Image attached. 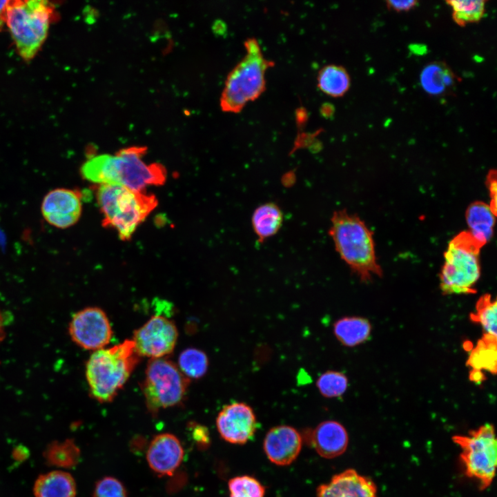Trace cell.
I'll return each instance as SVG.
<instances>
[{"label": "cell", "instance_id": "1", "mask_svg": "<svg viewBox=\"0 0 497 497\" xmlns=\"http://www.w3.org/2000/svg\"><path fill=\"white\" fill-rule=\"evenodd\" d=\"M146 153L144 146H130L113 155H97L82 164L80 172L84 179L90 182L144 191L148 186L162 185L166 179L164 166L144 160Z\"/></svg>", "mask_w": 497, "mask_h": 497}, {"label": "cell", "instance_id": "2", "mask_svg": "<svg viewBox=\"0 0 497 497\" xmlns=\"http://www.w3.org/2000/svg\"><path fill=\"white\" fill-rule=\"evenodd\" d=\"M329 234L336 251L363 282L382 275L377 262L373 233L358 216L345 210L335 211Z\"/></svg>", "mask_w": 497, "mask_h": 497}, {"label": "cell", "instance_id": "3", "mask_svg": "<svg viewBox=\"0 0 497 497\" xmlns=\"http://www.w3.org/2000/svg\"><path fill=\"white\" fill-rule=\"evenodd\" d=\"M139 359L130 339L93 351L86 364V378L92 397L101 403L113 401Z\"/></svg>", "mask_w": 497, "mask_h": 497}, {"label": "cell", "instance_id": "4", "mask_svg": "<svg viewBox=\"0 0 497 497\" xmlns=\"http://www.w3.org/2000/svg\"><path fill=\"white\" fill-rule=\"evenodd\" d=\"M96 197L103 215V226L115 230L124 241L131 238L157 205L154 195L116 184H99Z\"/></svg>", "mask_w": 497, "mask_h": 497}, {"label": "cell", "instance_id": "5", "mask_svg": "<svg viewBox=\"0 0 497 497\" xmlns=\"http://www.w3.org/2000/svg\"><path fill=\"white\" fill-rule=\"evenodd\" d=\"M244 46L246 54L228 75L222 92L220 106L226 112L238 113L257 99L265 89V72L273 66L264 57L255 39H248Z\"/></svg>", "mask_w": 497, "mask_h": 497}, {"label": "cell", "instance_id": "6", "mask_svg": "<svg viewBox=\"0 0 497 497\" xmlns=\"http://www.w3.org/2000/svg\"><path fill=\"white\" fill-rule=\"evenodd\" d=\"M53 12L54 6L47 1H8L6 24L18 53L24 60H31L41 49Z\"/></svg>", "mask_w": 497, "mask_h": 497}, {"label": "cell", "instance_id": "7", "mask_svg": "<svg viewBox=\"0 0 497 497\" xmlns=\"http://www.w3.org/2000/svg\"><path fill=\"white\" fill-rule=\"evenodd\" d=\"M482 247L468 231L459 233L449 242L440 274L443 295L476 293L474 287L480 276Z\"/></svg>", "mask_w": 497, "mask_h": 497}, {"label": "cell", "instance_id": "8", "mask_svg": "<svg viewBox=\"0 0 497 497\" xmlns=\"http://www.w3.org/2000/svg\"><path fill=\"white\" fill-rule=\"evenodd\" d=\"M453 442L460 449V459L465 475L476 480L480 490L492 483L497 465V442L493 425L486 423L465 435H454Z\"/></svg>", "mask_w": 497, "mask_h": 497}, {"label": "cell", "instance_id": "9", "mask_svg": "<svg viewBox=\"0 0 497 497\" xmlns=\"http://www.w3.org/2000/svg\"><path fill=\"white\" fill-rule=\"evenodd\" d=\"M190 380L173 361L165 358L150 359L142 384L148 411L155 416L161 409L180 404Z\"/></svg>", "mask_w": 497, "mask_h": 497}, {"label": "cell", "instance_id": "10", "mask_svg": "<svg viewBox=\"0 0 497 497\" xmlns=\"http://www.w3.org/2000/svg\"><path fill=\"white\" fill-rule=\"evenodd\" d=\"M177 338L175 324L166 317L157 315L135 331L131 340L139 357L156 359L171 353Z\"/></svg>", "mask_w": 497, "mask_h": 497}, {"label": "cell", "instance_id": "11", "mask_svg": "<svg viewBox=\"0 0 497 497\" xmlns=\"http://www.w3.org/2000/svg\"><path fill=\"white\" fill-rule=\"evenodd\" d=\"M68 332L79 347L94 351L105 348L113 337L112 326L106 313L96 306L86 307L75 313Z\"/></svg>", "mask_w": 497, "mask_h": 497}, {"label": "cell", "instance_id": "12", "mask_svg": "<svg viewBox=\"0 0 497 497\" xmlns=\"http://www.w3.org/2000/svg\"><path fill=\"white\" fill-rule=\"evenodd\" d=\"M257 426L253 408L243 402L226 405L216 418L218 433L225 441L231 444L246 443L255 435Z\"/></svg>", "mask_w": 497, "mask_h": 497}, {"label": "cell", "instance_id": "13", "mask_svg": "<svg viewBox=\"0 0 497 497\" xmlns=\"http://www.w3.org/2000/svg\"><path fill=\"white\" fill-rule=\"evenodd\" d=\"M41 211L50 225L61 229L69 228L75 225L81 215V193L69 188H55L44 196Z\"/></svg>", "mask_w": 497, "mask_h": 497}, {"label": "cell", "instance_id": "14", "mask_svg": "<svg viewBox=\"0 0 497 497\" xmlns=\"http://www.w3.org/2000/svg\"><path fill=\"white\" fill-rule=\"evenodd\" d=\"M302 445L300 433L291 426L282 425L269 430L263 442V449L272 463L286 466L297 458Z\"/></svg>", "mask_w": 497, "mask_h": 497}, {"label": "cell", "instance_id": "15", "mask_svg": "<svg viewBox=\"0 0 497 497\" xmlns=\"http://www.w3.org/2000/svg\"><path fill=\"white\" fill-rule=\"evenodd\" d=\"M179 440L169 433L155 436L148 445L146 460L150 468L159 476H171L184 458Z\"/></svg>", "mask_w": 497, "mask_h": 497}, {"label": "cell", "instance_id": "16", "mask_svg": "<svg viewBox=\"0 0 497 497\" xmlns=\"http://www.w3.org/2000/svg\"><path fill=\"white\" fill-rule=\"evenodd\" d=\"M317 497H378L377 487L369 478L347 469L320 485Z\"/></svg>", "mask_w": 497, "mask_h": 497}, {"label": "cell", "instance_id": "17", "mask_svg": "<svg viewBox=\"0 0 497 497\" xmlns=\"http://www.w3.org/2000/svg\"><path fill=\"white\" fill-rule=\"evenodd\" d=\"M309 433L311 445L322 458H334L344 454L347 449V431L338 421L324 420Z\"/></svg>", "mask_w": 497, "mask_h": 497}, {"label": "cell", "instance_id": "18", "mask_svg": "<svg viewBox=\"0 0 497 497\" xmlns=\"http://www.w3.org/2000/svg\"><path fill=\"white\" fill-rule=\"evenodd\" d=\"M420 82L427 94L443 96L453 93L458 83V77L445 62L435 61L423 68L420 75Z\"/></svg>", "mask_w": 497, "mask_h": 497}, {"label": "cell", "instance_id": "19", "mask_svg": "<svg viewBox=\"0 0 497 497\" xmlns=\"http://www.w3.org/2000/svg\"><path fill=\"white\" fill-rule=\"evenodd\" d=\"M76 483L70 474L60 470L41 474L33 487L35 497H75Z\"/></svg>", "mask_w": 497, "mask_h": 497}, {"label": "cell", "instance_id": "20", "mask_svg": "<svg viewBox=\"0 0 497 497\" xmlns=\"http://www.w3.org/2000/svg\"><path fill=\"white\" fill-rule=\"evenodd\" d=\"M495 215L489 205L480 201L471 203L467 208L468 231L483 246L492 237Z\"/></svg>", "mask_w": 497, "mask_h": 497}, {"label": "cell", "instance_id": "21", "mask_svg": "<svg viewBox=\"0 0 497 497\" xmlns=\"http://www.w3.org/2000/svg\"><path fill=\"white\" fill-rule=\"evenodd\" d=\"M333 334L344 346L353 347L367 341L371 334L369 321L358 316L343 317L333 326Z\"/></svg>", "mask_w": 497, "mask_h": 497}, {"label": "cell", "instance_id": "22", "mask_svg": "<svg viewBox=\"0 0 497 497\" xmlns=\"http://www.w3.org/2000/svg\"><path fill=\"white\" fill-rule=\"evenodd\" d=\"M282 222V212L276 204L268 202L257 206L252 215L251 223L258 242L262 243L275 235Z\"/></svg>", "mask_w": 497, "mask_h": 497}, {"label": "cell", "instance_id": "23", "mask_svg": "<svg viewBox=\"0 0 497 497\" xmlns=\"http://www.w3.org/2000/svg\"><path fill=\"white\" fill-rule=\"evenodd\" d=\"M497 336L483 333L476 345L471 350L466 362L471 369L487 371L494 375L496 373Z\"/></svg>", "mask_w": 497, "mask_h": 497}, {"label": "cell", "instance_id": "24", "mask_svg": "<svg viewBox=\"0 0 497 497\" xmlns=\"http://www.w3.org/2000/svg\"><path fill=\"white\" fill-rule=\"evenodd\" d=\"M350 84L349 75L341 66L327 65L319 71L318 86L327 95L334 97H342L349 89Z\"/></svg>", "mask_w": 497, "mask_h": 497}, {"label": "cell", "instance_id": "25", "mask_svg": "<svg viewBox=\"0 0 497 497\" xmlns=\"http://www.w3.org/2000/svg\"><path fill=\"white\" fill-rule=\"evenodd\" d=\"M80 450L72 439L54 441L44 451V458L51 466L72 468L77 465L80 458Z\"/></svg>", "mask_w": 497, "mask_h": 497}, {"label": "cell", "instance_id": "26", "mask_svg": "<svg viewBox=\"0 0 497 497\" xmlns=\"http://www.w3.org/2000/svg\"><path fill=\"white\" fill-rule=\"evenodd\" d=\"M471 321L482 326L484 333L497 336V304L489 293L483 295L477 301L476 311L469 315Z\"/></svg>", "mask_w": 497, "mask_h": 497}, {"label": "cell", "instance_id": "27", "mask_svg": "<svg viewBox=\"0 0 497 497\" xmlns=\"http://www.w3.org/2000/svg\"><path fill=\"white\" fill-rule=\"evenodd\" d=\"M452 10L454 21L460 26L480 21L485 12V0L447 1Z\"/></svg>", "mask_w": 497, "mask_h": 497}, {"label": "cell", "instance_id": "28", "mask_svg": "<svg viewBox=\"0 0 497 497\" xmlns=\"http://www.w3.org/2000/svg\"><path fill=\"white\" fill-rule=\"evenodd\" d=\"M208 358L202 350L188 348L182 351L178 357L177 367L188 379L203 377L208 368Z\"/></svg>", "mask_w": 497, "mask_h": 497}, {"label": "cell", "instance_id": "29", "mask_svg": "<svg viewBox=\"0 0 497 497\" xmlns=\"http://www.w3.org/2000/svg\"><path fill=\"white\" fill-rule=\"evenodd\" d=\"M349 380L345 374L333 370L322 373L315 382L320 393L327 398L342 396L346 392Z\"/></svg>", "mask_w": 497, "mask_h": 497}, {"label": "cell", "instance_id": "30", "mask_svg": "<svg viewBox=\"0 0 497 497\" xmlns=\"http://www.w3.org/2000/svg\"><path fill=\"white\" fill-rule=\"evenodd\" d=\"M229 497H264L265 488L255 478L244 475L232 478L228 483Z\"/></svg>", "mask_w": 497, "mask_h": 497}, {"label": "cell", "instance_id": "31", "mask_svg": "<svg viewBox=\"0 0 497 497\" xmlns=\"http://www.w3.org/2000/svg\"><path fill=\"white\" fill-rule=\"evenodd\" d=\"M93 497H127V492L124 485L118 479L106 476L96 483Z\"/></svg>", "mask_w": 497, "mask_h": 497}, {"label": "cell", "instance_id": "32", "mask_svg": "<svg viewBox=\"0 0 497 497\" xmlns=\"http://www.w3.org/2000/svg\"><path fill=\"white\" fill-rule=\"evenodd\" d=\"M192 436L193 440L197 447L201 449H206L211 443L210 433L204 425L194 424L192 427Z\"/></svg>", "mask_w": 497, "mask_h": 497}, {"label": "cell", "instance_id": "33", "mask_svg": "<svg viewBox=\"0 0 497 497\" xmlns=\"http://www.w3.org/2000/svg\"><path fill=\"white\" fill-rule=\"evenodd\" d=\"M487 186L490 195V204H489L492 212L496 214V172L494 170H490L487 176Z\"/></svg>", "mask_w": 497, "mask_h": 497}, {"label": "cell", "instance_id": "34", "mask_svg": "<svg viewBox=\"0 0 497 497\" xmlns=\"http://www.w3.org/2000/svg\"><path fill=\"white\" fill-rule=\"evenodd\" d=\"M418 3L417 1H386L387 8L396 12H408Z\"/></svg>", "mask_w": 497, "mask_h": 497}, {"label": "cell", "instance_id": "35", "mask_svg": "<svg viewBox=\"0 0 497 497\" xmlns=\"http://www.w3.org/2000/svg\"><path fill=\"white\" fill-rule=\"evenodd\" d=\"M8 1H0V31L6 23L7 7Z\"/></svg>", "mask_w": 497, "mask_h": 497}, {"label": "cell", "instance_id": "36", "mask_svg": "<svg viewBox=\"0 0 497 497\" xmlns=\"http://www.w3.org/2000/svg\"><path fill=\"white\" fill-rule=\"evenodd\" d=\"M469 380L475 383L480 384L486 380L482 371L471 369L469 372Z\"/></svg>", "mask_w": 497, "mask_h": 497}, {"label": "cell", "instance_id": "37", "mask_svg": "<svg viewBox=\"0 0 497 497\" xmlns=\"http://www.w3.org/2000/svg\"><path fill=\"white\" fill-rule=\"evenodd\" d=\"M5 338V324L3 315L0 311V343L3 341Z\"/></svg>", "mask_w": 497, "mask_h": 497}]
</instances>
